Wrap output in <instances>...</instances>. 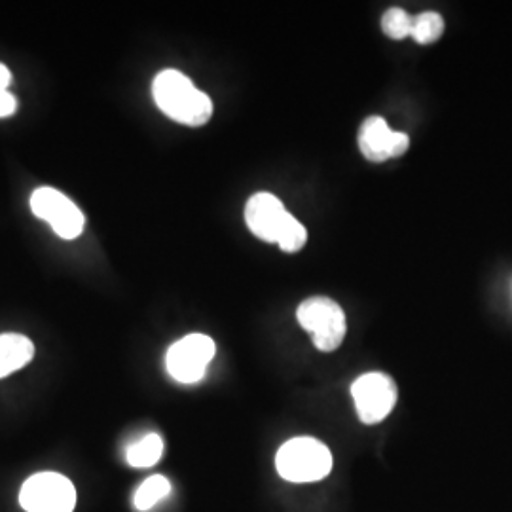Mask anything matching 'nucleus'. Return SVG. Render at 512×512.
Returning a JSON list of instances; mask_svg holds the SVG:
<instances>
[{
  "label": "nucleus",
  "instance_id": "1",
  "mask_svg": "<svg viewBox=\"0 0 512 512\" xmlns=\"http://www.w3.org/2000/svg\"><path fill=\"white\" fill-rule=\"evenodd\" d=\"M152 95L165 116L184 126L200 128L213 116L211 97L200 92L181 71L165 69L158 74L152 84Z\"/></svg>",
  "mask_w": 512,
  "mask_h": 512
},
{
  "label": "nucleus",
  "instance_id": "2",
  "mask_svg": "<svg viewBox=\"0 0 512 512\" xmlns=\"http://www.w3.org/2000/svg\"><path fill=\"white\" fill-rule=\"evenodd\" d=\"M245 222L256 238L277 243L285 253H298L308 241L306 228L268 192H258L247 202Z\"/></svg>",
  "mask_w": 512,
  "mask_h": 512
},
{
  "label": "nucleus",
  "instance_id": "3",
  "mask_svg": "<svg viewBox=\"0 0 512 512\" xmlns=\"http://www.w3.org/2000/svg\"><path fill=\"white\" fill-rule=\"evenodd\" d=\"M275 467L277 473L289 482H317L332 471V454L321 440L298 437L279 448Z\"/></svg>",
  "mask_w": 512,
  "mask_h": 512
},
{
  "label": "nucleus",
  "instance_id": "4",
  "mask_svg": "<svg viewBox=\"0 0 512 512\" xmlns=\"http://www.w3.org/2000/svg\"><path fill=\"white\" fill-rule=\"evenodd\" d=\"M296 317L302 329L311 332L313 344L319 351L330 353L342 346L348 325L346 313L336 300L329 296H311L298 306Z\"/></svg>",
  "mask_w": 512,
  "mask_h": 512
},
{
  "label": "nucleus",
  "instance_id": "5",
  "mask_svg": "<svg viewBox=\"0 0 512 512\" xmlns=\"http://www.w3.org/2000/svg\"><path fill=\"white\" fill-rule=\"evenodd\" d=\"M19 503L27 512H73L76 490L73 482L63 475L40 473L23 484Z\"/></svg>",
  "mask_w": 512,
  "mask_h": 512
},
{
  "label": "nucleus",
  "instance_id": "6",
  "mask_svg": "<svg viewBox=\"0 0 512 512\" xmlns=\"http://www.w3.org/2000/svg\"><path fill=\"white\" fill-rule=\"evenodd\" d=\"M351 397L359 420L366 425H376L384 421L397 404V384L384 372H368L351 385Z\"/></svg>",
  "mask_w": 512,
  "mask_h": 512
},
{
  "label": "nucleus",
  "instance_id": "7",
  "mask_svg": "<svg viewBox=\"0 0 512 512\" xmlns=\"http://www.w3.org/2000/svg\"><path fill=\"white\" fill-rule=\"evenodd\" d=\"M217 353L215 342L205 334H190L175 342L165 357L167 372L181 384H196Z\"/></svg>",
  "mask_w": 512,
  "mask_h": 512
},
{
  "label": "nucleus",
  "instance_id": "8",
  "mask_svg": "<svg viewBox=\"0 0 512 512\" xmlns=\"http://www.w3.org/2000/svg\"><path fill=\"white\" fill-rule=\"evenodd\" d=\"M31 211L46 220L61 239H76L86 226L84 213L63 192L42 186L31 196Z\"/></svg>",
  "mask_w": 512,
  "mask_h": 512
},
{
  "label": "nucleus",
  "instance_id": "9",
  "mask_svg": "<svg viewBox=\"0 0 512 512\" xmlns=\"http://www.w3.org/2000/svg\"><path fill=\"white\" fill-rule=\"evenodd\" d=\"M410 147V137L401 131H393L382 116H370L359 129V148L368 162L382 164L391 158H399Z\"/></svg>",
  "mask_w": 512,
  "mask_h": 512
},
{
  "label": "nucleus",
  "instance_id": "10",
  "mask_svg": "<svg viewBox=\"0 0 512 512\" xmlns=\"http://www.w3.org/2000/svg\"><path fill=\"white\" fill-rule=\"evenodd\" d=\"M35 357L33 342L23 334H0V378L29 365Z\"/></svg>",
  "mask_w": 512,
  "mask_h": 512
},
{
  "label": "nucleus",
  "instance_id": "11",
  "mask_svg": "<svg viewBox=\"0 0 512 512\" xmlns=\"http://www.w3.org/2000/svg\"><path fill=\"white\" fill-rule=\"evenodd\" d=\"M164 456V440L156 433H150L147 437L131 444L128 450V463L131 467H152Z\"/></svg>",
  "mask_w": 512,
  "mask_h": 512
},
{
  "label": "nucleus",
  "instance_id": "12",
  "mask_svg": "<svg viewBox=\"0 0 512 512\" xmlns=\"http://www.w3.org/2000/svg\"><path fill=\"white\" fill-rule=\"evenodd\" d=\"M169 492H171V484H169L167 478L160 475L150 476L141 484V488L135 492L133 503L139 511H148L154 505H158Z\"/></svg>",
  "mask_w": 512,
  "mask_h": 512
},
{
  "label": "nucleus",
  "instance_id": "13",
  "mask_svg": "<svg viewBox=\"0 0 512 512\" xmlns=\"http://www.w3.org/2000/svg\"><path fill=\"white\" fill-rule=\"evenodd\" d=\"M444 33V19L437 12H423L412 19V38L418 44H433Z\"/></svg>",
  "mask_w": 512,
  "mask_h": 512
},
{
  "label": "nucleus",
  "instance_id": "14",
  "mask_svg": "<svg viewBox=\"0 0 512 512\" xmlns=\"http://www.w3.org/2000/svg\"><path fill=\"white\" fill-rule=\"evenodd\" d=\"M412 19L403 8H389L382 18V31L393 40L412 37Z\"/></svg>",
  "mask_w": 512,
  "mask_h": 512
},
{
  "label": "nucleus",
  "instance_id": "15",
  "mask_svg": "<svg viewBox=\"0 0 512 512\" xmlns=\"http://www.w3.org/2000/svg\"><path fill=\"white\" fill-rule=\"evenodd\" d=\"M18 110V97L10 92L0 93V118H8Z\"/></svg>",
  "mask_w": 512,
  "mask_h": 512
},
{
  "label": "nucleus",
  "instance_id": "16",
  "mask_svg": "<svg viewBox=\"0 0 512 512\" xmlns=\"http://www.w3.org/2000/svg\"><path fill=\"white\" fill-rule=\"evenodd\" d=\"M10 82H12V73H10V69H8L4 63H0V93L8 92Z\"/></svg>",
  "mask_w": 512,
  "mask_h": 512
}]
</instances>
